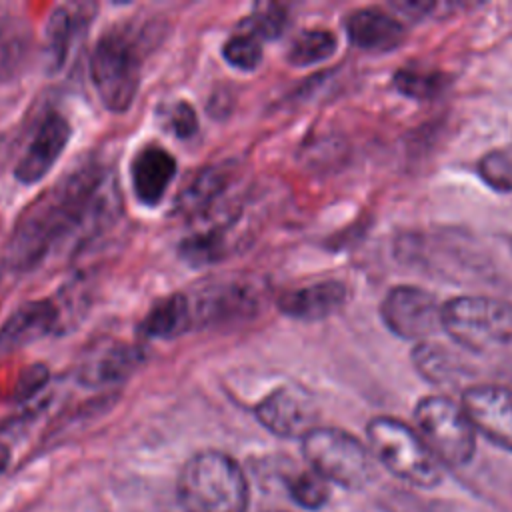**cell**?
I'll list each match as a JSON object with an SVG mask.
<instances>
[{
  "mask_svg": "<svg viewBox=\"0 0 512 512\" xmlns=\"http://www.w3.org/2000/svg\"><path fill=\"white\" fill-rule=\"evenodd\" d=\"M118 212L114 176L96 162H84L24 210L12 230L6 262L16 272H30L56 250L86 246L114 224Z\"/></svg>",
  "mask_w": 512,
  "mask_h": 512,
  "instance_id": "6da1fadb",
  "label": "cell"
},
{
  "mask_svg": "<svg viewBox=\"0 0 512 512\" xmlns=\"http://www.w3.org/2000/svg\"><path fill=\"white\" fill-rule=\"evenodd\" d=\"M184 512H246L250 490L242 466L220 450H202L186 460L176 480Z\"/></svg>",
  "mask_w": 512,
  "mask_h": 512,
  "instance_id": "7a4b0ae2",
  "label": "cell"
},
{
  "mask_svg": "<svg viewBox=\"0 0 512 512\" xmlns=\"http://www.w3.org/2000/svg\"><path fill=\"white\" fill-rule=\"evenodd\" d=\"M366 434L370 452L396 478L420 488H434L442 482V464L408 424L378 416L368 422Z\"/></svg>",
  "mask_w": 512,
  "mask_h": 512,
  "instance_id": "3957f363",
  "label": "cell"
},
{
  "mask_svg": "<svg viewBox=\"0 0 512 512\" xmlns=\"http://www.w3.org/2000/svg\"><path fill=\"white\" fill-rule=\"evenodd\" d=\"M302 454L316 474L348 490L364 488L376 476L372 452L340 428L316 426L302 438Z\"/></svg>",
  "mask_w": 512,
  "mask_h": 512,
  "instance_id": "277c9868",
  "label": "cell"
},
{
  "mask_svg": "<svg viewBox=\"0 0 512 512\" xmlns=\"http://www.w3.org/2000/svg\"><path fill=\"white\" fill-rule=\"evenodd\" d=\"M442 328L472 352L508 346L512 344V304L490 296H456L442 306Z\"/></svg>",
  "mask_w": 512,
  "mask_h": 512,
  "instance_id": "5b68a950",
  "label": "cell"
},
{
  "mask_svg": "<svg viewBox=\"0 0 512 512\" xmlns=\"http://www.w3.org/2000/svg\"><path fill=\"white\" fill-rule=\"evenodd\" d=\"M90 78L100 102L110 112H126L140 86V56L136 40L124 30L102 34L90 54Z\"/></svg>",
  "mask_w": 512,
  "mask_h": 512,
  "instance_id": "8992f818",
  "label": "cell"
},
{
  "mask_svg": "<svg viewBox=\"0 0 512 512\" xmlns=\"http://www.w3.org/2000/svg\"><path fill=\"white\" fill-rule=\"evenodd\" d=\"M418 434L442 466H464L476 452V430L458 406L446 396H426L414 408Z\"/></svg>",
  "mask_w": 512,
  "mask_h": 512,
  "instance_id": "52a82bcc",
  "label": "cell"
},
{
  "mask_svg": "<svg viewBox=\"0 0 512 512\" xmlns=\"http://www.w3.org/2000/svg\"><path fill=\"white\" fill-rule=\"evenodd\" d=\"M192 328H218L256 316L260 298L250 280H224L190 296Z\"/></svg>",
  "mask_w": 512,
  "mask_h": 512,
  "instance_id": "ba28073f",
  "label": "cell"
},
{
  "mask_svg": "<svg viewBox=\"0 0 512 512\" xmlns=\"http://www.w3.org/2000/svg\"><path fill=\"white\" fill-rule=\"evenodd\" d=\"M380 314L390 332L406 340H424L442 328V306L428 290L394 286L382 300Z\"/></svg>",
  "mask_w": 512,
  "mask_h": 512,
  "instance_id": "9c48e42d",
  "label": "cell"
},
{
  "mask_svg": "<svg viewBox=\"0 0 512 512\" xmlns=\"http://www.w3.org/2000/svg\"><path fill=\"white\" fill-rule=\"evenodd\" d=\"M258 422L280 438H304L316 428L318 408L300 386H280L254 408Z\"/></svg>",
  "mask_w": 512,
  "mask_h": 512,
  "instance_id": "30bf717a",
  "label": "cell"
},
{
  "mask_svg": "<svg viewBox=\"0 0 512 512\" xmlns=\"http://www.w3.org/2000/svg\"><path fill=\"white\" fill-rule=\"evenodd\" d=\"M462 408L474 430L512 452V392L506 386H470L462 394Z\"/></svg>",
  "mask_w": 512,
  "mask_h": 512,
  "instance_id": "8fae6325",
  "label": "cell"
},
{
  "mask_svg": "<svg viewBox=\"0 0 512 512\" xmlns=\"http://www.w3.org/2000/svg\"><path fill=\"white\" fill-rule=\"evenodd\" d=\"M194 220L198 224L178 244L180 258L196 268L224 260L234 242L238 214L230 208H212Z\"/></svg>",
  "mask_w": 512,
  "mask_h": 512,
  "instance_id": "7c38bea8",
  "label": "cell"
},
{
  "mask_svg": "<svg viewBox=\"0 0 512 512\" xmlns=\"http://www.w3.org/2000/svg\"><path fill=\"white\" fill-rule=\"evenodd\" d=\"M142 348L104 338L90 346L76 368V380L90 388L120 384L142 364Z\"/></svg>",
  "mask_w": 512,
  "mask_h": 512,
  "instance_id": "4fadbf2b",
  "label": "cell"
},
{
  "mask_svg": "<svg viewBox=\"0 0 512 512\" xmlns=\"http://www.w3.org/2000/svg\"><path fill=\"white\" fill-rule=\"evenodd\" d=\"M70 132L72 128L62 114L58 112L46 114L40 126L36 128L34 136L30 138L28 148L24 150V154L14 166L16 180L22 184L40 182L64 152L70 140Z\"/></svg>",
  "mask_w": 512,
  "mask_h": 512,
  "instance_id": "5bb4252c",
  "label": "cell"
},
{
  "mask_svg": "<svg viewBox=\"0 0 512 512\" xmlns=\"http://www.w3.org/2000/svg\"><path fill=\"white\" fill-rule=\"evenodd\" d=\"M60 328L62 314L56 298L20 304L0 326V352L28 346Z\"/></svg>",
  "mask_w": 512,
  "mask_h": 512,
  "instance_id": "9a60e30c",
  "label": "cell"
},
{
  "mask_svg": "<svg viewBox=\"0 0 512 512\" xmlns=\"http://www.w3.org/2000/svg\"><path fill=\"white\" fill-rule=\"evenodd\" d=\"M350 42L366 52H392L404 42L402 22L378 6H364L346 16Z\"/></svg>",
  "mask_w": 512,
  "mask_h": 512,
  "instance_id": "2e32d148",
  "label": "cell"
},
{
  "mask_svg": "<svg viewBox=\"0 0 512 512\" xmlns=\"http://www.w3.org/2000/svg\"><path fill=\"white\" fill-rule=\"evenodd\" d=\"M176 176L174 156L160 144L142 146L130 166L132 190L140 204L156 206Z\"/></svg>",
  "mask_w": 512,
  "mask_h": 512,
  "instance_id": "e0dca14e",
  "label": "cell"
},
{
  "mask_svg": "<svg viewBox=\"0 0 512 512\" xmlns=\"http://www.w3.org/2000/svg\"><path fill=\"white\" fill-rule=\"evenodd\" d=\"M346 298V284L340 280H320L282 292L278 296V308L290 318L314 322L338 312L346 304Z\"/></svg>",
  "mask_w": 512,
  "mask_h": 512,
  "instance_id": "ac0fdd59",
  "label": "cell"
},
{
  "mask_svg": "<svg viewBox=\"0 0 512 512\" xmlns=\"http://www.w3.org/2000/svg\"><path fill=\"white\" fill-rule=\"evenodd\" d=\"M232 180L228 166L212 164L202 168L176 196L174 212L188 218H198L204 212L214 208V202L220 200L224 190Z\"/></svg>",
  "mask_w": 512,
  "mask_h": 512,
  "instance_id": "d6986e66",
  "label": "cell"
},
{
  "mask_svg": "<svg viewBox=\"0 0 512 512\" xmlns=\"http://www.w3.org/2000/svg\"><path fill=\"white\" fill-rule=\"evenodd\" d=\"M192 328L190 296L174 292L160 298L142 318L138 332L144 338H176Z\"/></svg>",
  "mask_w": 512,
  "mask_h": 512,
  "instance_id": "ffe728a7",
  "label": "cell"
},
{
  "mask_svg": "<svg viewBox=\"0 0 512 512\" xmlns=\"http://www.w3.org/2000/svg\"><path fill=\"white\" fill-rule=\"evenodd\" d=\"M78 22L80 14L72 6H56L50 12L42 40V62L48 72H58L66 64Z\"/></svg>",
  "mask_w": 512,
  "mask_h": 512,
  "instance_id": "44dd1931",
  "label": "cell"
},
{
  "mask_svg": "<svg viewBox=\"0 0 512 512\" xmlns=\"http://www.w3.org/2000/svg\"><path fill=\"white\" fill-rule=\"evenodd\" d=\"M32 48V30L16 14L0 12V80L20 74Z\"/></svg>",
  "mask_w": 512,
  "mask_h": 512,
  "instance_id": "7402d4cb",
  "label": "cell"
},
{
  "mask_svg": "<svg viewBox=\"0 0 512 512\" xmlns=\"http://www.w3.org/2000/svg\"><path fill=\"white\" fill-rule=\"evenodd\" d=\"M336 52V36L324 28L302 30L288 48L292 66H312L328 60Z\"/></svg>",
  "mask_w": 512,
  "mask_h": 512,
  "instance_id": "603a6c76",
  "label": "cell"
},
{
  "mask_svg": "<svg viewBox=\"0 0 512 512\" xmlns=\"http://www.w3.org/2000/svg\"><path fill=\"white\" fill-rule=\"evenodd\" d=\"M412 360L416 370L432 384H448L460 374V366L448 350L432 342H420L412 350Z\"/></svg>",
  "mask_w": 512,
  "mask_h": 512,
  "instance_id": "cb8c5ba5",
  "label": "cell"
},
{
  "mask_svg": "<svg viewBox=\"0 0 512 512\" xmlns=\"http://www.w3.org/2000/svg\"><path fill=\"white\" fill-rule=\"evenodd\" d=\"M286 492L292 502L306 510L322 508L330 498L328 482L314 470H300L286 478Z\"/></svg>",
  "mask_w": 512,
  "mask_h": 512,
  "instance_id": "d4e9b609",
  "label": "cell"
},
{
  "mask_svg": "<svg viewBox=\"0 0 512 512\" xmlns=\"http://www.w3.org/2000/svg\"><path fill=\"white\" fill-rule=\"evenodd\" d=\"M288 24L286 6L276 2H260L254 4L250 14L244 20L246 32L256 36L258 40H274L278 38Z\"/></svg>",
  "mask_w": 512,
  "mask_h": 512,
  "instance_id": "484cf974",
  "label": "cell"
},
{
  "mask_svg": "<svg viewBox=\"0 0 512 512\" xmlns=\"http://www.w3.org/2000/svg\"><path fill=\"white\" fill-rule=\"evenodd\" d=\"M394 86L408 98H434L446 86V76L436 70L422 68H402L394 74Z\"/></svg>",
  "mask_w": 512,
  "mask_h": 512,
  "instance_id": "4316f807",
  "label": "cell"
},
{
  "mask_svg": "<svg viewBox=\"0 0 512 512\" xmlns=\"http://www.w3.org/2000/svg\"><path fill=\"white\" fill-rule=\"evenodd\" d=\"M222 56L224 60L242 72L258 68L262 62V46L260 40L248 32L230 36L224 46H222Z\"/></svg>",
  "mask_w": 512,
  "mask_h": 512,
  "instance_id": "83f0119b",
  "label": "cell"
},
{
  "mask_svg": "<svg viewBox=\"0 0 512 512\" xmlns=\"http://www.w3.org/2000/svg\"><path fill=\"white\" fill-rule=\"evenodd\" d=\"M480 178L498 192H512V152L492 150L478 162Z\"/></svg>",
  "mask_w": 512,
  "mask_h": 512,
  "instance_id": "f1b7e54d",
  "label": "cell"
},
{
  "mask_svg": "<svg viewBox=\"0 0 512 512\" xmlns=\"http://www.w3.org/2000/svg\"><path fill=\"white\" fill-rule=\"evenodd\" d=\"M162 116H164L166 128L178 138H190L198 130V116L194 108L184 100H178L166 106Z\"/></svg>",
  "mask_w": 512,
  "mask_h": 512,
  "instance_id": "f546056e",
  "label": "cell"
},
{
  "mask_svg": "<svg viewBox=\"0 0 512 512\" xmlns=\"http://www.w3.org/2000/svg\"><path fill=\"white\" fill-rule=\"evenodd\" d=\"M46 380H48V370H46V366H42V364L30 366V368L22 374V378L18 380V384H16V398H18V400L30 398L32 394H36V392L46 384Z\"/></svg>",
  "mask_w": 512,
  "mask_h": 512,
  "instance_id": "4dcf8cb0",
  "label": "cell"
},
{
  "mask_svg": "<svg viewBox=\"0 0 512 512\" xmlns=\"http://www.w3.org/2000/svg\"><path fill=\"white\" fill-rule=\"evenodd\" d=\"M8 460H10V450L4 444H0V474L6 470Z\"/></svg>",
  "mask_w": 512,
  "mask_h": 512,
  "instance_id": "1f68e13d",
  "label": "cell"
},
{
  "mask_svg": "<svg viewBox=\"0 0 512 512\" xmlns=\"http://www.w3.org/2000/svg\"><path fill=\"white\" fill-rule=\"evenodd\" d=\"M504 382H506V384H502V386H506V388L512 392V364L504 370Z\"/></svg>",
  "mask_w": 512,
  "mask_h": 512,
  "instance_id": "d6a6232c",
  "label": "cell"
},
{
  "mask_svg": "<svg viewBox=\"0 0 512 512\" xmlns=\"http://www.w3.org/2000/svg\"><path fill=\"white\" fill-rule=\"evenodd\" d=\"M274 512H280V510H274Z\"/></svg>",
  "mask_w": 512,
  "mask_h": 512,
  "instance_id": "836d02e7",
  "label": "cell"
},
{
  "mask_svg": "<svg viewBox=\"0 0 512 512\" xmlns=\"http://www.w3.org/2000/svg\"><path fill=\"white\" fill-rule=\"evenodd\" d=\"M510 246H512V242H510Z\"/></svg>",
  "mask_w": 512,
  "mask_h": 512,
  "instance_id": "e575fe53",
  "label": "cell"
}]
</instances>
